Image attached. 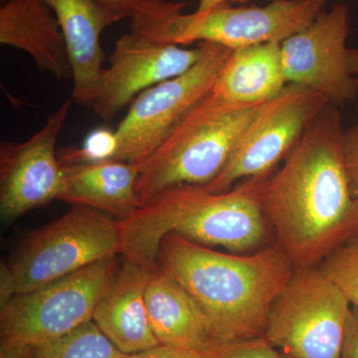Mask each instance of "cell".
I'll return each mask as SVG.
<instances>
[{
	"label": "cell",
	"mask_w": 358,
	"mask_h": 358,
	"mask_svg": "<svg viewBox=\"0 0 358 358\" xmlns=\"http://www.w3.org/2000/svg\"><path fill=\"white\" fill-rule=\"evenodd\" d=\"M64 188L59 200L124 220L141 207L136 185L140 166L117 159L63 164Z\"/></svg>",
	"instance_id": "cell-18"
},
{
	"label": "cell",
	"mask_w": 358,
	"mask_h": 358,
	"mask_svg": "<svg viewBox=\"0 0 358 358\" xmlns=\"http://www.w3.org/2000/svg\"><path fill=\"white\" fill-rule=\"evenodd\" d=\"M0 42L29 54L41 72L72 77L64 35L47 0H2Z\"/></svg>",
	"instance_id": "cell-16"
},
{
	"label": "cell",
	"mask_w": 358,
	"mask_h": 358,
	"mask_svg": "<svg viewBox=\"0 0 358 358\" xmlns=\"http://www.w3.org/2000/svg\"><path fill=\"white\" fill-rule=\"evenodd\" d=\"M341 358H358V310L352 307Z\"/></svg>",
	"instance_id": "cell-26"
},
{
	"label": "cell",
	"mask_w": 358,
	"mask_h": 358,
	"mask_svg": "<svg viewBox=\"0 0 358 358\" xmlns=\"http://www.w3.org/2000/svg\"><path fill=\"white\" fill-rule=\"evenodd\" d=\"M326 3L327 0H272L265 6L225 3L206 13H180L169 26L166 42L181 46L213 42L232 50L282 43L313 23Z\"/></svg>",
	"instance_id": "cell-11"
},
{
	"label": "cell",
	"mask_w": 358,
	"mask_h": 358,
	"mask_svg": "<svg viewBox=\"0 0 358 358\" xmlns=\"http://www.w3.org/2000/svg\"><path fill=\"white\" fill-rule=\"evenodd\" d=\"M343 157L352 193L358 202V124L343 134Z\"/></svg>",
	"instance_id": "cell-25"
},
{
	"label": "cell",
	"mask_w": 358,
	"mask_h": 358,
	"mask_svg": "<svg viewBox=\"0 0 358 358\" xmlns=\"http://www.w3.org/2000/svg\"><path fill=\"white\" fill-rule=\"evenodd\" d=\"M199 44L202 52L196 64L145 90L134 100L115 131L114 159L141 166L174 124L213 88L232 49L213 42Z\"/></svg>",
	"instance_id": "cell-8"
},
{
	"label": "cell",
	"mask_w": 358,
	"mask_h": 358,
	"mask_svg": "<svg viewBox=\"0 0 358 358\" xmlns=\"http://www.w3.org/2000/svg\"><path fill=\"white\" fill-rule=\"evenodd\" d=\"M115 22L124 18L131 20L129 31L140 32L152 27L171 15L180 6V2L166 0H94Z\"/></svg>",
	"instance_id": "cell-21"
},
{
	"label": "cell",
	"mask_w": 358,
	"mask_h": 358,
	"mask_svg": "<svg viewBox=\"0 0 358 358\" xmlns=\"http://www.w3.org/2000/svg\"><path fill=\"white\" fill-rule=\"evenodd\" d=\"M338 107L327 103L264 183L262 206L275 243L296 270L317 267L358 233V202L343 157Z\"/></svg>",
	"instance_id": "cell-1"
},
{
	"label": "cell",
	"mask_w": 358,
	"mask_h": 358,
	"mask_svg": "<svg viewBox=\"0 0 358 358\" xmlns=\"http://www.w3.org/2000/svg\"><path fill=\"white\" fill-rule=\"evenodd\" d=\"M350 306L319 268L296 270L272 303L264 336L287 358H341Z\"/></svg>",
	"instance_id": "cell-6"
},
{
	"label": "cell",
	"mask_w": 358,
	"mask_h": 358,
	"mask_svg": "<svg viewBox=\"0 0 358 358\" xmlns=\"http://www.w3.org/2000/svg\"><path fill=\"white\" fill-rule=\"evenodd\" d=\"M262 105H236L209 92L141 164L136 185L141 207L174 186L212 182Z\"/></svg>",
	"instance_id": "cell-4"
},
{
	"label": "cell",
	"mask_w": 358,
	"mask_h": 358,
	"mask_svg": "<svg viewBox=\"0 0 358 358\" xmlns=\"http://www.w3.org/2000/svg\"><path fill=\"white\" fill-rule=\"evenodd\" d=\"M350 8L338 3L281 43L288 84L312 89L341 107L358 96V50L348 46Z\"/></svg>",
	"instance_id": "cell-10"
},
{
	"label": "cell",
	"mask_w": 358,
	"mask_h": 358,
	"mask_svg": "<svg viewBox=\"0 0 358 358\" xmlns=\"http://www.w3.org/2000/svg\"><path fill=\"white\" fill-rule=\"evenodd\" d=\"M250 0H200L199 8L195 11L196 13H206L216 7L227 3V2H247Z\"/></svg>",
	"instance_id": "cell-30"
},
{
	"label": "cell",
	"mask_w": 358,
	"mask_h": 358,
	"mask_svg": "<svg viewBox=\"0 0 358 358\" xmlns=\"http://www.w3.org/2000/svg\"><path fill=\"white\" fill-rule=\"evenodd\" d=\"M16 296L15 284L8 264L1 263L0 267V308L6 307Z\"/></svg>",
	"instance_id": "cell-28"
},
{
	"label": "cell",
	"mask_w": 358,
	"mask_h": 358,
	"mask_svg": "<svg viewBox=\"0 0 358 358\" xmlns=\"http://www.w3.org/2000/svg\"><path fill=\"white\" fill-rule=\"evenodd\" d=\"M287 85L281 43L272 42L232 50L211 92L236 105H262Z\"/></svg>",
	"instance_id": "cell-19"
},
{
	"label": "cell",
	"mask_w": 358,
	"mask_h": 358,
	"mask_svg": "<svg viewBox=\"0 0 358 358\" xmlns=\"http://www.w3.org/2000/svg\"><path fill=\"white\" fill-rule=\"evenodd\" d=\"M327 103L326 96L312 89L287 85L261 106L222 173L204 187L225 192L241 179L272 176Z\"/></svg>",
	"instance_id": "cell-9"
},
{
	"label": "cell",
	"mask_w": 358,
	"mask_h": 358,
	"mask_svg": "<svg viewBox=\"0 0 358 358\" xmlns=\"http://www.w3.org/2000/svg\"><path fill=\"white\" fill-rule=\"evenodd\" d=\"M358 310V233L317 266Z\"/></svg>",
	"instance_id": "cell-22"
},
{
	"label": "cell",
	"mask_w": 358,
	"mask_h": 358,
	"mask_svg": "<svg viewBox=\"0 0 358 358\" xmlns=\"http://www.w3.org/2000/svg\"><path fill=\"white\" fill-rule=\"evenodd\" d=\"M201 52L200 44L189 49L131 32L122 35L90 108L103 121L110 122L134 96L192 68Z\"/></svg>",
	"instance_id": "cell-13"
},
{
	"label": "cell",
	"mask_w": 358,
	"mask_h": 358,
	"mask_svg": "<svg viewBox=\"0 0 358 358\" xmlns=\"http://www.w3.org/2000/svg\"><path fill=\"white\" fill-rule=\"evenodd\" d=\"M152 271L121 255L119 268L94 312L93 322L127 355H136L159 345L150 326L145 301Z\"/></svg>",
	"instance_id": "cell-14"
},
{
	"label": "cell",
	"mask_w": 358,
	"mask_h": 358,
	"mask_svg": "<svg viewBox=\"0 0 358 358\" xmlns=\"http://www.w3.org/2000/svg\"><path fill=\"white\" fill-rule=\"evenodd\" d=\"M35 348L1 343L0 358H34Z\"/></svg>",
	"instance_id": "cell-29"
},
{
	"label": "cell",
	"mask_w": 358,
	"mask_h": 358,
	"mask_svg": "<svg viewBox=\"0 0 358 358\" xmlns=\"http://www.w3.org/2000/svg\"><path fill=\"white\" fill-rule=\"evenodd\" d=\"M121 256L105 259L38 289L16 294L0 308L1 343L38 346L93 320Z\"/></svg>",
	"instance_id": "cell-7"
},
{
	"label": "cell",
	"mask_w": 358,
	"mask_h": 358,
	"mask_svg": "<svg viewBox=\"0 0 358 358\" xmlns=\"http://www.w3.org/2000/svg\"><path fill=\"white\" fill-rule=\"evenodd\" d=\"M145 301L150 326L159 345L199 353L215 343L202 308L164 268L152 271Z\"/></svg>",
	"instance_id": "cell-17"
},
{
	"label": "cell",
	"mask_w": 358,
	"mask_h": 358,
	"mask_svg": "<svg viewBox=\"0 0 358 358\" xmlns=\"http://www.w3.org/2000/svg\"><path fill=\"white\" fill-rule=\"evenodd\" d=\"M199 358H284L265 338L246 339L233 343H214L199 353Z\"/></svg>",
	"instance_id": "cell-24"
},
{
	"label": "cell",
	"mask_w": 358,
	"mask_h": 358,
	"mask_svg": "<svg viewBox=\"0 0 358 358\" xmlns=\"http://www.w3.org/2000/svg\"><path fill=\"white\" fill-rule=\"evenodd\" d=\"M268 178L246 179L225 192L181 185L159 193L133 215L119 220L122 256L159 268L160 242L171 232L194 243L221 246L236 254L263 249L274 234L262 206Z\"/></svg>",
	"instance_id": "cell-3"
},
{
	"label": "cell",
	"mask_w": 358,
	"mask_h": 358,
	"mask_svg": "<svg viewBox=\"0 0 358 358\" xmlns=\"http://www.w3.org/2000/svg\"><path fill=\"white\" fill-rule=\"evenodd\" d=\"M131 358H199V353L166 345H157L152 350L131 355Z\"/></svg>",
	"instance_id": "cell-27"
},
{
	"label": "cell",
	"mask_w": 358,
	"mask_h": 358,
	"mask_svg": "<svg viewBox=\"0 0 358 358\" xmlns=\"http://www.w3.org/2000/svg\"><path fill=\"white\" fill-rule=\"evenodd\" d=\"M47 1L64 35L74 81L73 100L91 107L107 60L101 35L115 20L94 0Z\"/></svg>",
	"instance_id": "cell-15"
},
{
	"label": "cell",
	"mask_w": 358,
	"mask_h": 358,
	"mask_svg": "<svg viewBox=\"0 0 358 358\" xmlns=\"http://www.w3.org/2000/svg\"><path fill=\"white\" fill-rule=\"evenodd\" d=\"M91 320L62 338L35 348L34 358H131Z\"/></svg>",
	"instance_id": "cell-20"
},
{
	"label": "cell",
	"mask_w": 358,
	"mask_h": 358,
	"mask_svg": "<svg viewBox=\"0 0 358 358\" xmlns=\"http://www.w3.org/2000/svg\"><path fill=\"white\" fill-rule=\"evenodd\" d=\"M157 262L199 303L215 343L264 336L272 303L296 272L275 243L235 255L174 232L162 238Z\"/></svg>",
	"instance_id": "cell-2"
},
{
	"label": "cell",
	"mask_w": 358,
	"mask_h": 358,
	"mask_svg": "<svg viewBox=\"0 0 358 358\" xmlns=\"http://www.w3.org/2000/svg\"><path fill=\"white\" fill-rule=\"evenodd\" d=\"M73 101V98L66 100L27 141L0 143L2 222H15L27 212L60 199L64 188V166L56 145Z\"/></svg>",
	"instance_id": "cell-12"
},
{
	"label": "cell",
	"mask_w": 358,
	"mask_h": 358,
	"mask_svg": "<svg viewBox=\"0 0 358 358\" xmlns=\"http://www.w3.org/2000/svg\"><path fill=\"white\" fill-rule=\"evenodd\" d=\"M117 150L115 131L98 129L92 131L84 141L83 147H68L59 152L63 164H83L114 159Z\"/></svg>",
	"instance_id": "cell-23"
},
{
	"label": "cell",
	"mask_w": 358,
	"mask_h": 358,
	"mask_svg": "<svg viewBox=\"0 0 358 358\" xmlns=\"http://www.w3.org/2000/svg\"><path fill=\"white\" fill-rule=\"evenodd\" d=\"M121 255L120 221L96 209L72 205L57 220L27 235L8 265L20 294Z\"/></svg>",
	"instance_id": "cell-5"
}]
</instances>
